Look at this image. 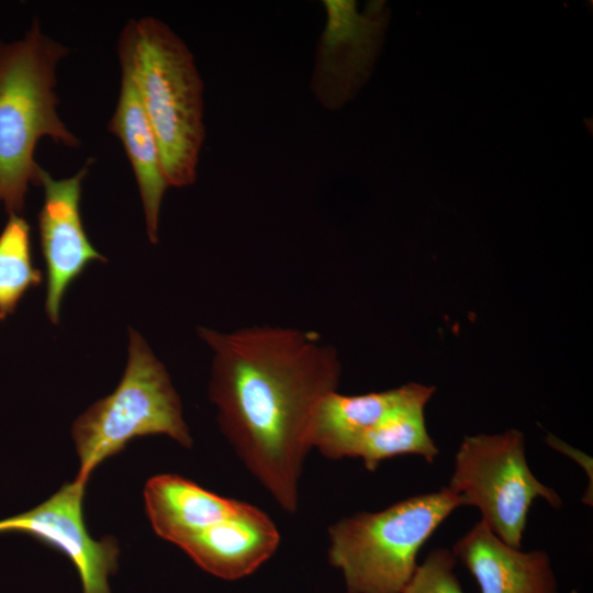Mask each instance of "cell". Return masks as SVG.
<instances>
[{"mask_svg": "<svg viewBox=\"0 0 593 593\" xmlns=\"http://www.w3.org/2000/svg\"><path fill=\"white\" fill-rule=\"evenodd\" d=\"M42 281V272L33 265L30 226L20 214H11L0 234V320L12 314L23 295Z\"/></svg>", "mask_w": 593, "mask_h": 593, "instance_id": "16", "label": "cell"}, {"mask_svg": "<svg viewBox=\"0 0 593 593\" xmlns=\"http://www.w3.org/2000/svg\"><path fill=\"white\" fill-rule=\"evenodd\" d=\"M326 25L318 41L312 91L323 107L336 110L362 86L380 49L387 23L383 3L358 12L354 1L324 0Z\"/></svg>", "mask_w": 593, "mask_h": 593, "instance_id": "7", "label": "cell"}, {"mask_svg": "<svg viewBox=\"0 0 593 593\" xmlns=\"http://www.w3.org/2000/svg\"><path fill=\"white\" fill-rule=\"evenodd\" d=\"M396 389L360 395L326 394L317 404L310 426V446L329 459L357 458L368 432L400 400Z\"/></svg>", "mask_w": 593, "mask_h": 593, "instance_id": "14", "label": "cell"}, {"mask_svg": "<svg viewBox=\"0 0 593 593\" xmlns=\"http://www.w3.org/2000/svg\"><path fill=\"white\" fill-rule=\"evenodd\" d=\"M400 400L381 417L362 439L357 452L367 470L374 471L382 460L417 455L434 462L439 450L427 433L424 407L435 387L415 382L404 384Z\"/></svg>", "mask_w": 593, "mask_h": 593, "instance_id": "15", "label": "cell"}, {"mask_svg": "<svg viewBox=\"0 0 593 593\" xmlns=\"http://www.w3.org/2000/svg\"><path fill=\"white\" fill-rule=\"evenodd\" d=\"M547 443L555 449L568 455L570 458L574 459L577 462L582 466L588 477L590 478V488L592 490V459L581 451L570 447L569 445L562 443L560 439L553 436L547 438Z\"/></svg>", "mask_w": 593, "mask_h": 593, "instance_id": "18", "label": "cell"}, {"mask_svg": "<svg viewBox=\"0 0 593 593\" xmlns=\"http://www.w3.org/2000/svg\"><path fill=\"white\" fill-rule=\"evenodd\" d=\"M86 484L65 483L36 507L0 521V534L22 533L64 553L74 564L82 593H111L109 577L118 570L113 537L93 539L83 516Z\"/></svg>", "mask_w": 593, "mask_h": 593, "instance_id": "8", "label": "cell"}, {"mask_svg": "<svg viewBox=\"0 0 593 593\" xmlns=\"http://www.w3.org/2000/svg\"><path fill=\"white\" fill-rule=\"evenodd\" d=\"M463 505L480 510L486 526L506 545L521 548L532 503L545 499L560 508L561 497L532 472L524 435L510 429L496 435L467 436L455 456L447 486Z\"/></svg>", "mask_w": 593, "mask_h": 593, "instance_id": "6", "label": "cell"}, {"mask_svg": "<svg viewBox=\"0 0 593 593\" xmlns=\"http://www.w3.org/2000/svg\"><path fill=\"white\" fill-rule=\"evenodd\" d=\"M198 335L212 351L209 396L222 433L281 508L294 513L314 411L339 383L336 349L313 331L286 326L199 327Z\"/></svg>", "mask_w": 593, "mask_h": 593, "instance_id": "1", "label": "cell"}, {"mask_svg": "<svg viewBox=\"0 0 593 593\" xmlns=\"http://www.w3.org/2000/svg\"><path fill=\"white\" fill-rule=\"evenodd\" d=\"M158 434L183 447L192 446L180 398L165 366L131 328L127 365L116 389L74 423L72 437L80 461L76 481L87 484L93 470L131 440Z\"/></svg>", "mask_w": 593, "mask_h": 593, "instance_id": "5", "label": "cell"}, {"mask_svg": "<svg viewBox=\"0 0 593 593\" xmlns=\"http://www.w3.org/2000/svg\"><path fill=\"white\" fill-rule=\"evenodd\" d=\"M477 581L480 593H559L546 551H522L502 541L483 521L452 547Z\"/></svg>", "mask_w": 593, "mask_h": 593, "instance_id": "11", "label": "cell"}, {"mask_svg": "<svg viewBox=\"0 0 593 593\" xmlns=\"http://www.w3.org/2000/svg\"><path fill=\"white\" fill-rule=\"evenodd\" d=\"M144 497L156 534L177 546L192 534L237 514L246 504L176 474L148 480Z\"/></svg>", "mask_w": 593, "mask_h": 593, "instance_id": "13", "label": "cell"}, {"mask_svg": "<svg viewBox=\"0 0 593 593\" xmlns=\"http://www.w3.org/2000/svg\"><path fill=\"white\" fill-rule=\"evenodd\" d=\"M119 57L153 127L168 184H192L204 139L203 83L193 55L167 24L147 16L126 23Z\"/></svg>", "mask_w": 593, "mask_h": 593, "instance_id": "2", "label": "cell"}, {"mask_svg": "<svg viewBox=\"0 0 593 593\" xmlns=\"http://www.w3.org/2000/svg\"><path fill=\"white\" fill-rule=\"evenodd\" d=\"M456 562L451 550H432L417 566L403 593H463L455 573Z\"/></svg>", "mask_w": 593, "mask_h": 593, "instance_id": "17", "label": "cell"}, {"mask_svg": "<svg viewBox=\"0 0 593 593\" xmlns=\"http://www.w3.org/2000/svg\"><path fill=\"white\" fill-rule=\"evenodd\" d=\"M1 321V320H0Z\"/></svg>", "mask_w": 593, "mask_h": 593, "instance_id": "19", "label": "cell"}, {"mask_svg": "<svg viewBox=\"0 0 593 593\" xmlns=\"http://www.w3.org/2000/svg\"><path fill=\"white\" fill-rule=\"evenodd\" d=\"M109 131L122 143L132 166L145 214L150 243L158 239L161 201L169 187L164 175L153 127L130 74L122 69L121 88Z\"/></svg>", "mask_w": 593, "mask_h": 593, "instance_id": "12", "label": "cell"}, {"mask_svg": "<svg viewBox=\"0 0 593 593\" xmlns=\"http://www.w3.org/2000/svg\"><path fill=\"white\" fill-rule=\"evenodd\" d=\"M462 505L459 495L443 488L333 524L328 559L343 572L347 593H403L423 545Z\"/></svg>", "mask_w": 593, "mask_h": 593, "instance_id": "4", "label": "cell"}, {"mask_svg": "<svg viewBox=\"0 0 593 593\" xmlns=\"http://www.w3.org/2000/svg\"><path fill=\"white\" fill-rule=\"evenodd\" d=\"M67 48L37 21L16 41H0V205L21 214L30 183H37L34 149L42 137L77 147L57 113L56 67Z\"/></svg>", "mask_w": 593, "mask_h": 593, "instance_id": "3", "label": "cell"}, {"mask_svg": "<svg viewBox=\"0 0 593 593\" xmlns=\"http://www.w3.org/2000/svg\"><path fill=\"white\" fill-rule=\"evenodd\" d=\"M88 161L76 175L55 179L42 167L37 183L44 191L38 214V234L46 267L45 310L52 323L59 322L61 300L70 284L93 261L105 262L91 244L80 214L81 183Z\"/></svg>", "mask_w": 593, "mask_h": 593, "instance_id": "9", "label": "cell"}, {"mask_svg": "<svg viewBox=\"0 0 593 593\" xmlns=\"http://www.w3.org/2000/svg\"><path fill=\"white\" fill-rule=\"evenodd\" d=\"M279 542L271 518L246 503L237 514L192 534L179 547L203 570L236 580L258 569Z\"/></svg>", "mask_w": 593, "mask_h": 593, "instance_id": "10", "label": "cell"}]
</instances>
